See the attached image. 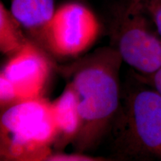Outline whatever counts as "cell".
Listing matches in <instances>:
<instances>
[{
    "label": "cell",
    "instance_id": "1",
    "mask_svg": "<svg viewBox=\"0 0 161 161\" xmlns=\"http://www.w3.org/2000/svg\"><path fill=\"white\" fill-rule=\"evenodd\" d=\"M122 59L116 49L102 48L70 68L78 100L80 129L73 142L78 152L97 146L119 107V70Z\"/></svg>",
    "mask_w": 161,
    "mask_h": 161
},
{
    "label": "cell",
    "instance_id": "2",
    "mask_svg": "<svg viewBox=\"0 0 161 161\" xmlns=\"http://www.w3.org/2000/svg\"><path fill=\"white\" fill-rule=\"evenodd\" d=\"M3 110L0 120L1 158L46 160L58 139L51 102L41 97L20 102Z\"/></svg>",
    "mask_w": 161,
    "mask_h": 161
},
{
    "label": "cell",
    "instance_id": "3",
    "mask_svg": "<svg viewBox=\"0 0 161 161\" xmlns=\"http://www.w3.org/2000/svg\"><path fill=\"white\" fill-rule=\"evenodd\" d=\"M116 142L127 155L161 154V96L141 90L129 97Z\"/></svg>",
    "mask_w": 161,
    "mask_h": 161
},
{
    "label": "cell",
    "instance_id": "4",
    "mask_svg": "<svg viewBox=\"0 0 161 161\" xmlns=\"http://www.w3.org/2000/svg\"><path fill=\"white\" fill-rule=\"evenodd\" d=\"M101 25L91 9L80 3H67L55 10L43 49L59 57H75L90 49L100 34Z\"/></svg>",
    "mask_w": 161,
    "mask_h": 161
},
{
    "label": "cell",
    "instance_id": "5",
    "mask_svg": "<svg viewBox=\"0 0 161 161\" xmlns=\"http://www.w3.org/2000/svg\"><path fill=\"white\" fill-rule=\"evenodd\" d=\"M116 31V43L123 61L140 72L154 74L161 67V39L148 29L142 14L122 11Z\"/></svg>",
    "mask_w": 161,
    "mask_h": 161
},
{
    "label": "cell",
    "instance_id": "6",
    "mask_svg": "<svg viewBox=\"0 0 161 161\" xmlns=\"http://www.w3.org/2000/svg\"><path fill=\"white\" fill-rule=\"evenodd\" d=\"M52 64L43 48L30 40L4 66L1 74L14 86L19 102L43 97Z\"/></svg>",
    "mask_w": 161,
    "mask_h": 161
},
{
    "label": "cell",
    "instance_id": "7",
    "mask_svg": "<svg viewBox=\"0 0 161 161\" xmlns=\"http://www.w3.org/2000/svg\"><path fill=\"white\" fill-rule=\"evenodd\" d=\"M55 10V0H11L12 15L30 39L41 48Z\"/></svg>",
    "mask_w": 161,
    "mask_h": 161
},
{
    "label": "cell",
    "instance_id": "8",
    "mask_svg": "<svg viewBox=\"0 0 161 161\" xmlns=\"http://www.w3.org/2000/svg\"><path fill=\"white\" fill-rule=\"evenodd\" d=\"M51 104L58 129L55 145L58 143L59 147H63L70 141H75L81 125L77 97L71 84H68L63 93Z\"/></svg>",
    "mask_w": 161,
    "mask_h": 161
},
{
    "label": "cell",
    "instance_id": "9",
    "mask_svg": "<svg viewBox=\"0 0 161 161\" xmlns=\"http://www.w3.org/2000/svg\"><path fill=\"white\" fill-rule=\"evenodd\" d=\"M31 39L11 12L0 3V50L10 57L20 51Z\"/></svg>",
    "mask_w": 161,
    "mask_h": 161
},
{
    "label": "cell",
    "instance_id": "10",
    "mask_svg": "<svg viewBox=\"0 0 161 161\" xmlns=\"http://www.w3.org/2000/svg\"><path fill=\"white\" fill-rule=\"evenodd\" d=\"M19 96L14 86L3 74H0V104L1 109L5 110L8 107L19 103Z\"/></svg>",
    "mask_w": 161,
    "mask_h": 161
},
{
    "label": "cell",
    "instance_id": "11",
    "mask_svg": "<svg viewBox=\"0 0 161 161\" xmlns=\"http://www.w3.org/2000/svg\"><path fill=\"white\" fill-rule=\"evenodd\" d=\"M46 160L50 161H95L101 160L99 158L85 155L82 153L75 154H64V153H52Z\"/></svg>",
    "mask_w": 161,
    "mask_h": 161
},
{
    "label": "cell",
    "instance_id": "12",
    "mask_svg": "<svg viewBox=\"0 0 161 161\" xmlns=\"http://www.w3.org/2000/svg\"><path fill=\"white\" fill-rule=\"evenodd\" d=\"M146 10L152 15L157 31L161 39V0H153L147 6Z\"/></svg>",
    "mask_w": 161,
    "mask_h": 161
},
{
    "label": "cell",
    "instance_id": "13",
    "mask_svg": "<svg viewBox=\"0 0 161 161\" xmlns=\"http://www.w3.org/2000/svg\"><path fill=\"white\" fill-rule=\"evenodd\" d=\"M153 0H128L123 11L128 14H142L147 6Z\"/></svg>",
    "mask_w": 161,
    "mask_h": 161
},
{
    "label": "cell",
    "instance_id": "14",
    "mask_svg": "<svg viewBox=\"0 0 161 161\" xmlns=\"http://www.w3.org/2000/svg\"><path fill=\"white\" fill-rule=\"evenodd\" d=\"M152 75L154 90L161 96V67Z\"/></svg>",
    "mask_w": 161,
    "mask_h": 161
}]
</instances>
